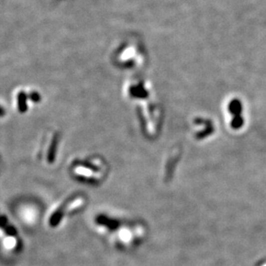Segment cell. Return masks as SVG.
Wrapping results in <instances>:
<instances>
[{
    "mask_svg": "<svg viewBox=\"0 0 266 266\" xmlns=\"http://www.w3.org/2000/svg\"><path fill=\"white\" fill-rule=\"evenodd\" d=\"M91 223L97 235L122 253L136 250L144 244L148 236L147 226L142 220L115 211H97L91 217Z\"/></svg>",
    "mask_w": 266,
    "mask_h": 266,
    "instance_id": "obj_1",
    "label": "cell"
},
{
    "mask_svg": "<svg viewBox=\"0 0 266 266\" xmlns=\"http://www.w3.org/2000/svg\"><path fill=\"white\" fill-rule=\"evenodd\" d=\"M67 172L76 183L96 188L106 182L110 175V167L100 157H78L69 163Z\"/></svg>",
    "mask_w": 266,
    "mask_h": 266,
    "instance_id": "obj_2",
    "label": "cell"
},
{
    "mask_svg": "<svg viewBox=\"0 0 266 266\" xmlns=\"http://www.w3.org/2000/svg\"><path fill=\"white\" fill-rule=\"evenodd\" d=\"M89 199L87 195L82 191H73L64 196L53 204L48 210L44 222L47 228L56 230L68 223L87 207Z\"/></svg>",
    "mask_w": 266,
    "mask_h": 266,
    "instance_id": "obj_3",
    "label": "cell"
},
{
    "mask_svg": "<svg viewBox=\"0 0 266 266\" xmlns=\"http://www.w3.org/2000/svg\"><path fill=\"white\" fill-rule=\"evenodd\" d=\"M23 248L20 229L9 214L0 207V254L4 257H16L21 254Z\"/></svg>",
    "mask_w": 266,
    "mask_h": 266,
    "instance_id": "obj_4",
    "label": "cell"
},
{
    "mask_svg": "<svg viewBox=\"0 0 266 266\" xmlns=\"http://www.w3.org/2000/svg\"><path fill=\"white\" fill-rule=\"evenodd\" d=\"M16 215L19 221L28 228H34L41 217L39 207L34 202L28 200L22 201L16 205Z\"/></svg>",
    "mask_w": 266,
    "mask_h": 266,
    "instance_id": "obj_5",
    "label": "cell"
},
{
    "mask_svg": "<svg viewBox=\"0 0 266 266\" xmlns=\"http://www.w3.org/2000/svg\"><path fill=\"white\" fill-rule=\"evenodd\" d=\"M257 266H266V259L260 261V263L258 264Z\"/></svg>",
    "mask_w": 266,
    "mask_h": 266,
    "instance_id": "obj_6",
    "label": "cell"
}]
</instances>
